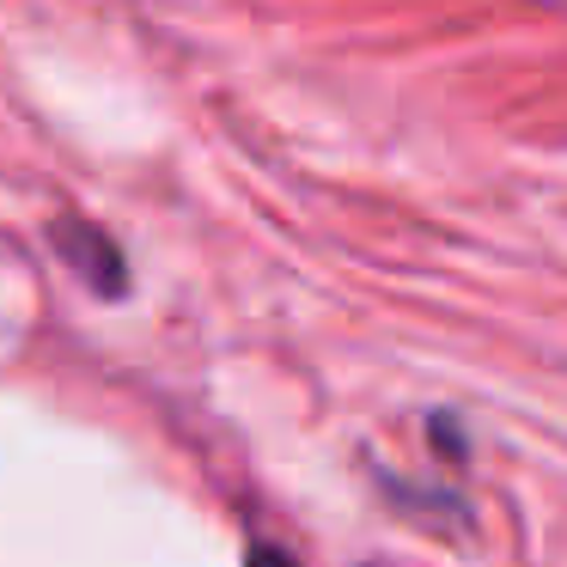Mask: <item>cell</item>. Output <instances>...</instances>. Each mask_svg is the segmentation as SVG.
<instances>
[{
    "mask_svg": "<svg viewBox=\"0 0 567 567\" xmlns=\"http://www.w3.org/2000/svg\"><path fill=\"white\" fill-rule=\"evenodd\" d=\"M55 250H62V262H68V269H74L99 299H123L128 262H123V250H116V238L104 233V226L62 220V226H55Z\"/></svg>",
    "mask_w": 567,
    "mask_h": 567,
    "instance_id": "1",
    "label": "cell"
},
{
    "mask_svg": "<svg viewBox=\"0 0 567 567\" xmlns=\"http://www.w3.org/2000/svg\"><path fill=\"white\" fill-rule=\"evenodd\" d=\"M245 567H293V555H287V549H275V543H250Z\"/></svg>",
    "mask_w": 567,
    "mask_h": 567,
    "instance_id": "2",
    "label": "cell"
}]
</instances>
